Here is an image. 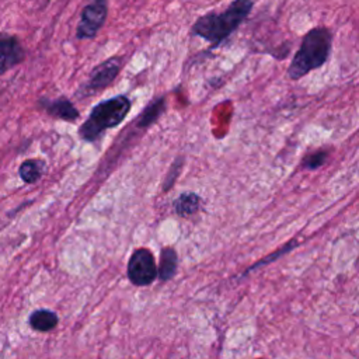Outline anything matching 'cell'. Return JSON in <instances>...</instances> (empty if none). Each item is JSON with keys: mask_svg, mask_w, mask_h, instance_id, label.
<instances>
[{"mask_svg": "<svg viewBox=\"0 0 359 359\" xmlns=\"http://www.w3.org/2000/svg\"><path fill=\"white\" fill-rule=\"evenodd\" d=\"M332 38L331 32L325 27H316L310 29L293 56L289 67L287 74L292 80H299L311 70L321 67L331 52Z\"/></svg>", "mask_w": 359, "mask_h": 359, "instance_id": "obj_2", "label": "cell"}, {"mask_svg": "<svg viewBox=\"0 0 359 359\" xmlns=\"http://www.w3.org/2000/svg\"><path fill=\"white\" fill-rule=\"evenodd\" d=\"M57 324V316L50 311V310H36L29 316V325L39 332H46L50 331L56 327Z\"/></svg>", "mask_w": 359, "mask_h": 359, "instance_id": "obj_11", "label": "cell"}, {"mask_svg": "<svg viewBox=\"0 0 359 359\" xmlns=\"http://www.w3.org/2000/svg\"><path fill=\"white\" fill-rule=\"evenodd\" d=\"M130 100L123 94L98 102L79 128V136L84 142H95L107 129H112L123 122L130 111Z\"/></svg>", "mask_w": 359, "mask_h": 359, "instance_id": "obj_3", "label": "cell"}, {"mask_svg": "<svg viewBox=\"0 0 359 359\" xmlns=\"http://www.w3.org/2000/svg\"><path fill=\"white\" fill-rule=\"evenodd\" d=\"M25 57V50L17 36L0 34V76L20 65Z\"/></svg>", "mask_w": 359, "mask_h": 359, "instance_id": "obj_7", "label": "cell"}, {"mask_svg": "<svg viewBox=\"0 0 359 359\" xmlns=\"http://www.w3.org/2000/svg\"><path fill=\"white\" fill-rule=\"evenodd\" d=\"M122 67L121 57H109L97 65L88 76V80L77 91V97H93L104 88L109 87L118 77Z\"/></svg>", "mask_w": 359, "mask_h": 359, "instance_id": "obj_4", "label": "cell"}, {"mask_svg": "<svg viewBox=\"0 0 359 359\" xmlns=\"http://www.w3.org/2000/svg\"><path fill=\"white\" fill-rule=\"evenodd\" d=\"M198 208H199V196L192 192L181 194L174 202V209L180 216H189L195 213Z\"/></svg>", "mask_w": 359, "mask_h": 359, "instance_id": "obj_12", "label": "cell"}, {"mask_svg": "<svg viewBox=\"0 0 359 359\" xmlns=\"http://www.w3.org/2000/svg\"><path fill=\"white\" fill-rule=\"evenodd\" d=\"M164 109H165V98L164 97L156 98L137 116V126L142 129L149 128L160 118V115L164 112Z\"/></svg>", "mask_w": 359, "mask_h": 359, "instance_id": "obj_9", "label": "cell"}, {"mask_svg": "<svg viewBox=\"0 0 359 359\" xmlns=\"http://www.w3.org/2000/svg\"><path fill=\"white\" fill-rule=\"evenodd\" d=\"M181 167H182V163L178 160V161H175L174 164H172V167H171V170H170V172H168V177H167V181L164 182V189L167 191L170 187H171V184L177 180V177H178V172L181 171Z\"/></svg>", "mask_w": 359, "mask_h": 359, "instance_id": "obj_15", "label": "cell"}, {"mask_svg": "<svg viewBox=\"0 0 359 359\" xmlns=\"http://www.w3.org/2000/svg\"><path fill=\"white\" fill-rule=\"evenodd\" d=\"M39 105L45 109V112L49 116L62 119L66 122H76L77 118L80 116V112L77 111V108L66 97H60L56 100L42 98V100H39Z\"/></svg>", "mask_w": 359, "mask_h": 359, "instance_id": "obj_8", "label": "cell"}, {"mask_svg": "<svg viewBox=\"0 0 359 359\" xmlns=\"http://www.w3.org/2000/svg\"><path fill=\"white\" fill-rule=\"evenodd\" d=\"M177 266V255L172 248H164L161 251V261H160V278L168 279L174 275Z\"/></svg>", "mask_w": 359, "mask_h": 359, "instance_id": "obj_13", "label": "cell"}, {"mask_svg": "<svg viewBox=\"0 0 359 359\" xmlns=\"http://www.w3.org/2000/svg\"><path fill=\"white\" fill-rule=\"evenodd\" d=\"M108 15V1L107 0H90L87 6L81 10L80 21L77 24L76 36L79 39H91L102 28Z\"/></svg>", "mask_w": 359, "mask_h": 359, "instance_id": "obj_5", "label": "cell"}, {"mask_svg": "<svg viewBox=\"0 0 359 359\" xmlns=\"http://www.w3.org/2000/svg\"><path fill=\"white\" fill-rule=\"evenodd\" d=\"M252 6L254 0H234L222 13H208L199 17L192 25V32L212 45H219L248 17Z\"/></svg>", "mask_w": 359, "mask_h": 359, "instance_id": "obj_1", "label": "cell"}, {"mask_svg": "<svg viewBox=\"0 0 359 359\" xmlns=\"http://www.w3.org/2000/svg\"><path fill=\"white\" fill-rule=\"evenodd\" d=\"M157 268L151 252L146 248L136 250L128 264V276L132 283L137 286L149 285L154 280Z\"/></svg>", "mask_w": 359, "mask_h": 359, "instance_id": "obj_6", "label": "cell"}, {"mask_svg": "<svg viewBox=\"0 0 359 359\" xmlns=\"http://www.w3.org/2000/svg\"><path fill=\"white\" fill-rule=\"evenodd\" d=\"M328 157V151L325 150H317L314 153H310L307 154L304 158H303V167L304 168H309V170H316L318 168L320 165H323L325 163Z\"/></svg>", "mask_w": 359, "mask_h": 359, "instance_id": "obj_14", "label": "cell"}, {"mask_svg": "<svg viewBox=\"0 0 359 359\" xmlns=\"http://www.w3.org/2000/svg\"><path fill=\"white\" fill-rule=\"evenodd\" d=\"M43 170H45V163L42 160L28 158L20 164L18 175L25 184H34L42 177Z\"/></svg>", "mask_w": 359, "mask_h": 359, "instance_id": "obj_10", "label": "cell"}]
</instances>
